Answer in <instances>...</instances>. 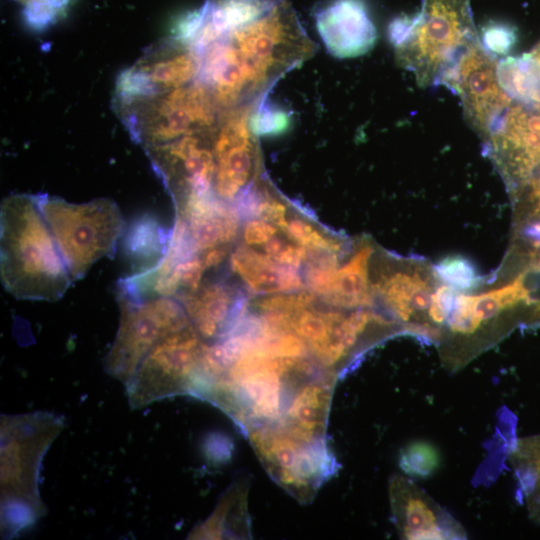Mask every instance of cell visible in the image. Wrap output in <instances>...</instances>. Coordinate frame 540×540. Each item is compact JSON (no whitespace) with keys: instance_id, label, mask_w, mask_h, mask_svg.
Wrapping results in <instances>:
<instances>
[{"instance_id":"4fadbf2b","label":"cell","mask_w":540,"mask_h":540,"mask_svg":"<svg viewBox=\"0 0 540 540\" xmlns=\"http://www.w3.org/2000/svg\"><path fill=\"white\" fill-rule=\"evenodd\" d=\"M484 140L502 171L526 182L540 169V106L512 101Z\"/></svg>"},{"instance_id":"ac0fdd59","label":"cell","mask_w":540,"mask_h":540,"mask_svg":"<svg viewBox=\"0 0 540 540\" xmlns=\"http://www.w3.org/2000/svg\"><path fill=\"white\" fill-rule=\"evenodd\" d=\"M176 215L186 220L198 254L228 245L235 239L241 220L233 205L215 193L189 198L176 208Z\"/></svg>"},{"instance_id":"8992f818","label":"cell","mask_w":540,"mask_h":540,"mask_svg":"<svg viewBox=\"0 0 540 540\" xmlns=\"http://www.w3.org/2000/svg\"><path fill=\"white\" fill-rule=\"evenodd\" d=\"M117 109L133 139L144 148L187 135L213 133L220 108L211 92L199 81L125 101Z\"/></svg>"},{"instance_id":"8fae6325","label":"cell","mask_w":540,"mask_h":540,"mask_svg":"<svg viewBox=\"0 0 540 540\" xmlns=\"http://www.w3.org/2000/svg\"><path fill=\"white\" fill-rule=\"evenodd\" d=\"M201 53L175 38L150 48L116 83V101L173 90L197 80Z\"/></svg>"},{"instance_id":"9c48e42d","label":"cell","mask_w":540,"mask_h":540,"mask_svg":"<svg viewBox=\"0 0 540 540\" xmlns=\"http://www.w3.org/2000/svg\"><path fill=\"white\" fill-rule=\"evenodd\" d=\"M498 61L478 40L444 75L441 84L459 96L464 116L485 139L511 104L500 85Z\"/></svg>"},{"instance_id":"603a6c76","label":"cell","mask_w":540,"mask_h":540,"mask_svg":"<svg viewBox=\"0 0 540 540\" xmlns=\"http://www.w3.org/2000/svg\"><path fill=\"white\" fill-rule=\"evenodd\" d=\"M372 253L370 246L360 248L354 256L335 273L331 286L322 298L341 308L372 305V290L368 283L367 264Z\"/></svg>"},{"instance_id":"30bf717a","label":"cell","mask_w":540,"mask_h":540,"mask_svg":"<svg viewBox=\"0 0 540 540\" xmlns=\"http://www.w3.org/2000/svg\"><path fill=\"white\" fill-rule=\"evenodd\" d=\"M214 132L187 135L145 148L175 207L191 197L214 193L215 159L212 149Z\"/></svg>"},{"instance_id":"d6986e66","label":"cell","mask_w":540,"mask_h":540,"mask_svg":"<svg viewBox=\"0 0 540 540\" xmlns=\"http://www.w3.org/2000/svg\"><path fill=\"white\" fill-rule=\"evenodd\" d=\"M521 302H531L524 274L508 285L483 294L458 293L445 324L452 333L469 336L504 310Z\"/></svg>"},{"instance_id":"5bb4252c","label":"cell","mask_w":540,"mask_h":540,"mask_svg":"<svg viewBox=\"0 0 540 540\" xmlns=\"http://www.w3.org/2000/svg\"><path fill=\"white\" fill-rule=\"evenodd\" d=\"M393 518L401 538L465 539L463 526L410 479L394 476L389 487Z\"/></svg>"},{"instance_id":"1f68e13d","label":"cell","mask_w":540,"mask_h":540,"mask_svg":"<svg viewBox=\"0 0 540 540\" xmlns=\"http://www.w3.org/2000/svg\"><path fill=\"white\" fill-rule=\"evenodd\" d=\"M265 253L271 259L284 265L299 268L306 261L307 249L301 245L273 236L262 245Z\"/></svg>"},{"instance_id":"7402d4cb","label":"cell","mask_w":540,"mask_h":540,"mask_svg":"<svg viewBox=\"0 0 540 540\" xmlns=\"http://www.w3.org/2000/svg\"><path fill=\"white\" fill-rule=\"evenodd\" d=\"M171 232L148 214L139 216L124 229L122 249L134 273L151 268L164 256Z\"/></svg>"},{"instance_id":"836d02e7","label":"cell","mask_w":540,"mask_h":540,"mask_svg":"<svg viewBox=\"0 0 540 540\" xmlns=\"http://www.w3.org/2000/svg\"><path fill=\"white\" fill-rule=\"evenodd\" d=\"M458 291L449 285H442L432 293L428 318L432 324L443 325L453 307Z\"/></svg>"},{"instance_id":"d4e9b609","label":"cell","mask_w":540,"mask_h":540,"mask_svg":"<svg viewBox=\"0 0 540 540\" xmlns=\"http://www.w3.org/2000/svg\"><path fill=\"white\" fill-rule=\"evenodd\" d=\"M501 87L512 101L540 106V75L529 53L498 62Z\"/></svg>"},{"instance_id":"6da1fadb","label":"cell","mask_w":540,"mask_h":540,"mask_svg":"<svg viewBox=\"0 0 540 540\" xmlns=\"http://www.w3.org/2000/svg\"><path fill=\"white\" fill-rule=\"evenodd\" d=\"M4 288L22 300L56 301L72 280L42 215L38 195L13 194L0 212Z\"/></svg>"},{"instance_id":"4316f807","label":"cell","mask_w":540,"mask_h":540,"mask_svg":"<svg viewBox=\"0 0 540 540\" xmlns=\"http://www.w3.org/2000/svg\"><path fill=\"white\" fill-rule=\"evenodd\" d=\"M281 229L290 239L309 250H324L338 254L343 248L342 242L334 237L326 236L302 219H286Z\"/></svg>"},{"instance_id":"277c9868","label":"cell","mask_w":540,"mask_h":540,"mask_svg":"<svg viewBox=\"0 0 540 540\" xmlns=\"http://www.w3.org/2000/svg\"><path fill=\"white\" fill-rule=\"evenodd\" d=\"M224 37L234 47L254 99L315 51L289 0Z\"/></svg>"},{"instance_id":"f1b7e54d","label":"cell","mask_w":540,"mask_h":540,"mask_svg":"<svg viewBox=\"0 0 540 540\" xmlns=\"http://www.w3.org/2000/svg\"><path fill=\"white\" fill-rule=\"evenodd\" d=\"M435 274L446 285L468 289L478 284L479 275L472 263L462 257H448L434 267Z\"/></svg>"},{"instance_id":"2e32d148","label":"cell","mask_w":540,"mask_h":540,"mask_svg":"<svg viewBox=\"0 0 540 540\" xmlns=\"http://www.w3.org/2000/svg\"><path fill=\"white\" fill-rule=\"evenodd\" d=\"M281 0H205L183 16L173 37L199 52L212 42L264 14Z\"/></svg>"},{"instance_id":"7c38bea8","label":"cell","mask_w":540,"mask_h":540,"mask_svg":"<svg viewBox=\"0 0 540 540\" xmlns=\"http://www.w3.org/2000/svg\"><path fill=\"white\" fill-rule=\"evenodd\" d=\"M255 105L253 102L225 112L213 135V191L224 201L231 202L248 186L255 171L256 135L250 125Z\"/></svg>"},{"instance_id":"ffe728a7","label":"cell","mask_w":540,"mask_h":540,"mask_svg":"<svg viewBox=\"0 0 540 540\" xmlns=\"http://www.w3.org/2000/svg\"><path fill=\"white\" fill-rule=\"evenodd\" d=\"M231 267L259 294L295 292L303 286L298 268L276 262L246 246H239L232 253Z\"/></svg>"},{"instance_id":"cb8c5ba5","label":"cell","mask_w":540,"mask_h":540,"mask_svg":"<svg viewBox=\"0 0 540 540\" xmlns=\"http://www.w3.org/2000/svg\"><path fill=\"white\" fill-rule=\"evenodd\" d=\"M509 459L521 500L530 518L540 523V435L518 439Z\"/></svg>"},{"instance_id":"9a60e30c","label":"cell","mask_w":540,"mask_h":540,"mask_svg":"<svg viewBox=\"0 0 540 540\" xmlns=\"http://www.w3.org/2000/svg\"><path fill=\"white\" fill-rule=\"evenodd\" d=\"M315 23L326 50L339 59L366 54L377 39L364 0H332L316 11Z\"/></svg>"},{"instance_id":"3957f363","label":"cell","mask_w":540,"mask_h":540,"mask_svg":"<svg viewBox=\"0 0 540 540\" xmlns=\"http://www.w3.org/2000/svg\"><path fill=\"white\" fill-rule=\"evenodd\" d=\"M388 37L398 63L423 88L441 84L460 56L480 40L470 0H423L416 15L390 23Z\"/></svg>"},{"instance_id":"83f0119b","label":"cell","mask_w":540,"mask_h":540,"mask_svg":"<svg viewBox=\"0 0 540 540\" xmlns=\"http://www.w3.org/2000/svg\"><path fill=\"white\" fill-rule=\"evenodd\" d=\"M399 463L405 473L415 477H427L439 467L440 455L431 444L417 441L401 452Z\"/></svg>"},{"instance_id":"4dcf8cb0","label":"cell","mask_w":540,"mask_h":540,"mask_svg":"<svg viewBox=\"0 0 540 540\" xmlns=\"http://www.w3.org/2000/svg\"><path fill=\"white\" fill-rule=\"evenodd\" d=\"M250 125L255 135H276L287 128L289 116L283 109L261 100L252 111Z\"/></svg>"},{"instance_id":"5b68a950","label":"cell","mask_w":540,"mask_h":540,"mask_svg":"<svg viewBox=\"0 0 540 540\" xmlns=\"http://www.w3.org/2000/svg\"><path fill=\"white\" fill-rule=\"evenodd\" d=\"M38 200L72 281L83 278L94 263L114 253L125 224L113 200L97 198L76 204L46 194H38Z\"/></svg>"},{"instance_id":"e0dca14e","label":"cell","mask_w":540,"mask_h":540,"mask_svg":"<svg viewBox=\"0 0 540 540\" xmlns=\"http://www.w3.org/2000/svg\"><path fill=\"white\" fill-rule=\"evenodd\" d=\"M191 325L203 339H221L247 311L246 295L229 283L218 280L201 284L176 297Z\"/></svg>"},{"instance_id":"52a82bcc","label":"cell","mask_w":540,"mask_h":540,"mask_svg":"<svg viewBox=\"0 0 540 540\" xmlns=\"http://www.w3.org/2000/svg\"><path fill=\"white\" fill-rule=\"evenodd\" d=\"M120 320L104 368L126 386L148 352L164 337L189 326L190 320L175 297L133 299L117 292Z\"/></svg>"},{"instance_id":"e575fe53","label":"cell","mask_w":540,"mask_h":540,"mask_svg":"<svg viewBox=\"0 0 540 540\" xmlns=\"http://www.w3.org/2000/svg\"><path fill=\"white\" fill-rule=\"evenodd\" d=\"M277 231V228L268 221L251 219L244 227L243 236L248 245L262 246L265 242L275 236Z\"/></svg>"},{"instance_id":"7a4b0ae2","label":"cell","mask_w":540,"mask_h":540,"mask_svg":"<svg viewBox=\"0 0 540 540\" xmlns=\"http://www.w3.org/2000/svg\"><path fill=\"white\" fill-rule=\"evenodd\" d=\"M64 426L62 416L47 411L1 416V530L5 537L45 515L38 486L40 467Z\"/></svg>"},{"instance_id":"d590c367","label":"cell","mask_w":540,"mask_h":540,"mask_svg":"<svg viewBox=\"0 0 540 540\" xmlns=\"http://www.w3.org/2000/svg\"><path fill=\"white\" fill-rule=\"evenodd\" d=\"M537 206H538V209H537L538 214H536L537 219L535 223L531 226L528 233L531 239L534 240L535 246L540 248V204Z\"/></svg>"},{"instance_id":"44dd1931","label":"cell","mask_w":540,"mask_h":540,"mask_svg":"<svg viewBox=\"0 0 540 540\" xmlns=\"http://www.w3.org/2000/svg\"><path fill=\"white\" fill-rule=\"evenodd\" d=\"M374 289L399 320L406 323L414 320L410 326L424 312L428 316L433 292L428 281L418 273L395 272L378 281Z\"/></svg>"},{"instance_id":"ba28073f","label":"cell","mask_w":540,"mask_h":540,"mask_svg":"<svg viewBox=\"0 0 540 540\" xmlns=\"http://www.w3.org/2000/svg\"><path fill=\"white\" fill-rule=\"evenodd\" d=\"M203 340L191 324L162 338L125 386L130 407L141 409L167 397L194 393L206 345Z\"/></svg>"},{"instance_id":"8d00e7d4","label":"cell","mask_w":540,"mask_h":540,"mask_svg":"<svg viewBox=\"0 0 540 540\" xmlns=\"http://www.w3.org/2000/svg\"><path fill=\"white\" fill-rule=\"evenodd\" d=\"M529 54L532 60L534 61L540 75V42L534 47V49Z\"/></svg>"},{"instance_id":"d6a6232c","label":"cell","mask_w":540,"mask_h":540,"mask_svg":"<svg viewBox=\"0 0 540 540\" xmlns=\"http://www.w3.org/2000/svg\"><path fill=\"white\" fill-rule=\"evenodd\" d=\"M481 42L493 55L507 54L516 42V33L507 25H488L483 29Z\"/></svg>"},{"instance_id":"f546056e","label":"cell","mask_w":540,"mask_h":540,"mask_svg":"<svg viewBox=\"0 0 540 540\" xmlns=\"http://www.w3.org/2000/svg\"><path fill=\"white\" fill-rule=\"evenodd\" d=\"M24 6L26 23L42 29L55 22L67 9L71 0H16Z\"/></svg>"},{"instance_id":"484cf974","label":"cell","mask_w":540,"mask_h":540,"mask_svg":"<svg viewBox=\"0 0 540 540\" xmlns=\"http://www.w3.org/2000/svg\"><path fill=\"white\" fill-rule=\"evenodd\" d=\"M336 253L307 249L305 281L310 291L323 298L338 270Z\"/></svg>"}]
</instances>
